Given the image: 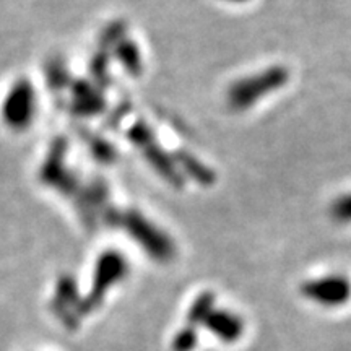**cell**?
Segmentation results:
<instances>
[{"instance_id":"obj_2","label":"cell","mask_w":351,"mask_h":351,"mask_svg":"<svg viewBox=\"0 0 351 351\" xmlns=\"http://www.w3.org/2000/svg\"><path fill=\"white\" fill-rule=\"evenodd\" d=\"M301 295L314 304L335 309L351 300V282L346 275L328 274L301 285Z\"/></svg>"},{"instance_id":"obj_4","label":"cell","mask_w":351,"mask_h":351,"mask_svg":"<svg viewBox=\"0 0 351 351\" xmlns=\"http://www.w3.org/2000/svg\"><path fill=\"white\" fill-rule=\"evenodd\" d=\"M132 228H134L135 238L143 244V247L147 249L148 254H152L155 258H160V261L173 258L176 247L173 241L163 231H160L156 226H153L152 223H148L147 219L142 218L134 219Z\"/></svg>"},{"instance_id":"obj_6","label":"cell","mask_w":351,"mask_h":351,"mask_svg":"<svg viewBox=\"0 0 351 351\" xmlns=\"http://www.w3.org/2000/svg\"><path fill=\"white\" fill-rule=\"evenodd\" d=\"M179 156H181L179 158V161H181V165L184 168L182 171H186L191 178H194L195 181L204 184V186H210V184H213L215 174L212 169L207 168L205 165H202L199 160H195L194 156H191L186 152L179 153Z\"/></svg>"},{"instance_id":"obj_8","label":"cell","mask_w":351,"mask_h":351,"mask_svg":"<svg viewBox=\"0 0 351 351\" xmlns=\"http://www.w3.org/2000/svg\"><path fill=\"white\" fill-rule=\"evenodd\" d=\"M330 217L340 225L351 223V192L335 199L330 205Z\"/></svg>"},{"instance_id":"obj_9","label":"cell","mask_w":351,"mask_h":351,"mask_svg":"<svg viewBox=\"0 0 351 351\" xmlns=\"http://www.w3.org/2000/svg\"><path fill=\"white\" fill-rule=\"evenodd\" d=\"M226 2H232V3H241V2H247V0H226Z\"/></svg>"},{"instance_id":"obj_5","label":"cell","mask_w":351,"mask_h":351,"mask_svg":"<svg viewBox=\"0 0 351 351\" xmlns=\"http://www.w3.org/2000/svg\"><path fill=\"white\" fill-rule=\"evenodd\" d=\"M215 309V295L212 291H205L197 296V300L192 302L187 313V326L199 328L204 326L210 313Z\"/></svg>"},{"instance_id":"obj_1","label":"cell","mask_w":351,"mask_h":351,"mask_svg":"<svg viewBox=\"0 0 351 351\" xmlns=\"http://www.w3.org/2000/svg\"><path fill=\"white\" fill-rule=\"evenodd\" d=\"M288 70L282 65L269 67L262 72L244 77L232 83L228 91V103L234 111H245L252 108L258 99L280 90L288 82Z\"/></svg>"},{"instance_id":"obj_7","label":"cell","mask_w":351,"mask_h":351,"mask_svg":"<svg viewBox=\"0 0 351 351\" xmlns=\"http://www.w3.org/2000/svg\"><path fill=\"white\" fill-rule=\"evenodd\" d=\"M197 345H199V332L195 327L187 326V324L176 333L173 343H171L173 351H194Z\"/></svg>"},{"instance_id":"obj_3","label":"cell","mask_w":351,"mask_h":351,"mask_svg":"<svg viewBox=\"0 0 351 351\" xmlns=\"http://www.w3.org/2000/svg\"><path fill=\"white\" fill-rule=\"evenodd\" d=\"M202 327L207 328L213 337H217V340L226 345L239 341L245 330L244 320L239 314L232 313L230 309H218V307H215L210 313Z\"/></svg>"}]
</instances>
